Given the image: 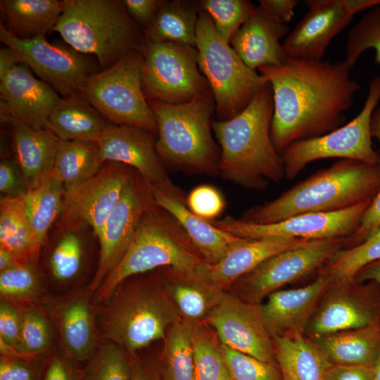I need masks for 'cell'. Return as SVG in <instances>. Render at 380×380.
Segmentation results:
<instances>
[{
    "label": "cell",
    "mask_w": 380,
    "mask_h": 380,
    "mask_svg": "<svg viewBox=\"0 0 380 380\" xmlns=\"http://www.w3.org/2000/svg\"><path fill=\"white\" fill-rule=\"evenodd\" d=\"M343 62L288 57L279 66L258 69L270 84L274 111L271 139L282 151L291 144L326 134L346 121L359 84Z\"/></svg>",
    "instance_id": "6da1fadb"
},
{
    "label": "cell",
    "mask_w": 380,
    "mask_h": 380,
    "mask_svg": "<svg viewBox=\"0 0 380 380\" xmlns=\"http://www.w3.org/2000/svg\"><path fill=\"white\" fill-rule=\"evenodd\" d=\"M273 92L268 82L235 117L212 122L220 149V175L247 189L263 190L285 177L281 156L270 135Z\"/></svg>",
    "instance_id": "7a4b0ae2"
},
{
    "label": "cell",
    "mask_w": 380,
    "mask_h": 380,
    "mask_svg": "<svg viewBox=\"0 0 380 380\" xmlns=\"http://www.w3.org/2000/svg\"><path fill=\"white\" fill-rule=\"evenodd\" d=\"M380 188L379 165L341 159L276 198L245 211L241 220L270 224L308 213H332L372 201Z\"/></svg>",
    "instance_id": "3957f363"
},
{
    "label": "cell",
    "mask_w": 380,
    "mask_h": 380,
    "mask_svg": "<svg viewBox=\"0 0 380 380\" xmlns=\"http://www.w3.org/2000/svg\"><path fill=\"white\" fill-rule=\"evenodd\" d=\"M106 302L100 319L104 338L130 355L165 338L169 327L182 317L163 268L127 279Z\"/></svg>",
    "instance_id": "277c9868"
},
{
    "label": "cell",
    "mask_w": 380,
    "mask_h": 380,
    "mask_svg": "<svg viewBox=\"0 0 380 380\" xmlns=\"http://www.w3.org/2000/svg\"><path fill=\"white\" fill-rule=\"evenodd\" d=\"M156 120V148L163 164L189 175H220V149L212 135L211 89L183 103L148 100Z\"/></svg>",
    "instance_id": "5b68a950"
},
{
    "label": "cell",
    "mask_w": 380,
    "mask_h": 380,
    "mask_svg": "<svg viewBox=\"0 0 380 380\" xmlns=\"http://www.w3.org/2000/svg\"><path fill=\"white\" fill-rule=\"evenodd\" d=\"M204 262L177 220L153 200L127 251L104 279L94 298L99 303H105L127 279L159 268L170 267L191 278Z\"/></svg>",
    "instance_id": "8992f818"
},
{
    "label": "cell",
    "mask_w": 380,
    "mask_h": 380,
    "mask_svg": "<svg viewBox=\"0 0 380 380\" xmlns=\"http://www.w3.org/2000/svg\"><path fill=\"white\" fill-rule=\"evenodd\" d=\"M54 30L75 50L94 54L104 70L144 42L143 31L122 1L63 0Z\"/></svg>",
    "instance_id": "52a82bcc"
},
{
    "label": "cell",
    "mask_w": 380,
    "mask_h": 380,
    "mask_svg": "<svg viewBox=\"0 0 380 380\" xmlns=\"http://www.w3.org/2000/svg\"><path fill=\"white\" fill-rule=\"evenodd\" d=\"M196 48L198 68L215 99L217 120H227L239 114L268 83L264 76L242 61L217 33L210 15L201 8L196 26Z\"/></svg>",
    "instance_id": "ba28073f"
},
{
    "label": "cell",
    "mask_w": 380,
    "mask_h": 380,
    "mask_svg": "<svg viewBox=\"0 0 380 380\" xmlns=\"http://www.w3.org/2000/svg\"><path fill=\"white\" fill-rule=\"evenodd\" d=\"M142 51H131L117 63L87 79L80 94L115 125H126L157 133L154 113L143 91Z\"/></svg>",
    "instance_id": "9c48e42d"
},
{
    "label": "cell",
    "mask_w": 380,
    "mask_h": 380,
    "mask_svg": "<svg viewBox=\"0 0 380 380\" xmlns=\"http://www.w3.org/2000/svg\"><path fill=\"white\" fill-rule=\"evenodd\" d=\"M380 100V75L369 84L360 113L341 127L315 138L295 141L281 151L285 177L292 179L317 160L337 158L379 165V154L372 146L370 122Z\"/></svg>",
    "instance_id": "30bf717a"
},
{
    "label": "cell",
    "mask_w": 380,
    "mask_h": 380,
    "mask_svg": "<svg viewBox=\"0 0 380 380\" xmlns=\"http://www.w3.org/2000/svg\"><path fill=\"white\" fill-rule=\"evenodd\" d=\"M141 50V84L147 100L183 103L210 89L198 68L196 47L145 39Z\"/></svg>",
    "instance_id": "8fae6325"
},
{
    "label": "cell",
    "mask_w": 380,
    "mask_h": 380,
    "mask_svg": "<svg viewBox=\"0 0 380 380\" xmlns=\"http://www.w3.org/2000/svg\"><path fill=\"white\" fill-rule=\"evenodd\" d=\"M343 239L310 241L302 246L276 254L239 279L229 289L241 300L260 303L263 298L281 286L319 270L342 248Z\"/></svg>",
    "instance_id": "7c38bea8"
},
{
    "label": "cell",
    "mask_w": 380,
    "mask_h": 380,
    "mask_svg": "<svg viewBox=\"0 0 380 380\" xmlns=\"http://www.w3.org/2000/svg\"><path fill=\"white\" fill-rule=\"evenodd\" d=\"M0 39L13 51L20 63L26 64L63 98L80 94L87 79L96 72L86 54L70 46L50 43L46 35L20 39L1 23Z\"/></svg>",
    "instance_id": "4fadbf2b"
},
{
    "label": "cell",
    "mask_w": 380,
    "mask_h": 380,
    "mask_svg": "<svg viewBox=\"0 0 380 380\" xmlns=\"http://www.w3.org/2000/svg\"><path fill=\"white\" fill-rule=\"evenodd\" d=\"M370 202L365 201L337 212L299 214L270 224H253L231 216L211 222L222 230L248 239L295 238L320 241L345 239L357 229Z\"/></svg>",
    "instance_id": "5bb4252c"
},
{
    "label": "cell",
    "mask_w": 380,
    "mask_h": 380,
    "mask_svg": "<svg viewBox=\"0 0 380 380\" xmlns=\"http://www.w3.org/2000/svg\"><path fill=\"white\" fill-rule=\"evenodd\" d=\"M152 201L151 186L136 172L96 236L100 245L99 259L88 286L92 294L124 257Z\"/></svg>",
    "instance_id": "9a60e30c"
},
{
    "label": "cell",
    "mask_w": 380,
    "mask_h": 380,
    "mask_svg": "<svg viewBox=\"0 0 380 380\" xmlns=\"http://www.w3.org/2000/svg\"><path fill=\"white\" fill-rule=\"evenodd\" d=\"M136 172L122 163L108 162L94 176L65 188L59 215L63 225L85 223L97 236Z\"/></svg>",
    "instance_id": "2e32d148"
},
{
    "label": "cell",
    "mask_w": 380,
    "mask_h": 380,
    "mask_svg": "<svg viewBox=\"0 0 380 380\" xmlns=\"http://www.w3.org/2000/svg\"><path fill=\"white\" fill-rule=\"evenodd\" d=\"M205 320L222 344L262 362L277 365L272 337L265 323L260 303L246 302L223 291Z\"/></svg>",
    "instance_id": "e0dca14e"
},
{
    "label": "cell",
    "mask_w": 380,
    "mask_h": 380,
    "mask_svg": "<svg viewBox=\"0 0 380 380\" xmlns=\"http://www.w3.org/2000/svg\"><path fill=\"white\" fill-rule=\"evenodd\" d=\"M154 134L126 125L107 124L97 141L102 163L116 162L134 168L151 187L184 198L167 173L156 148Z\"/></svg>",
    "instance_id": "ac0fdd59"
},
{
    "label": "cell",
    "mask_w": 380,
    "mask_h": 380,
    "mask_svg": "<svg viewBox=\"0 0 380 380\" xmlns=\"http://www.w3.org/2000/svg\"><path fill=\"white\" fill-rule=\"evenodd\" d=\"M365 291L355 280L332 281L308 324L310 338L379 322V305Z\"/></svg>",
    "instance_id": "d6986e66"
},
{
    "label": "cell",
    "mask_w": 380,
    "mask_h": 380,
    "mask_svg": "<svg viewBox=\"0 0 380 380\" xmlns=\"http://www.w3.org/2000/svg\"><path fill=\"white\" fill-rule=\"evenodd\" d=\"M308 11L284 39L289 58L322 61L332 40L353 20L342 0L305 1Z\"/></svg>",
    "instance_id": "ffe728a7"
},
{
    "label": "cell",
    "mask_w": 380,
    "mask_h": 380,
    "mask_svg": "<svg viewBox=\"0 0 380 380\" xmlns=\"http://www.w3.org/2000/svg\"><path fill=\"white\" fill-rule=\"evenodd\" d=\"M1 106L36 128L49 129V118L61 101L49 84L36 78L25 63H18L0 79Z\"/></svg>",
    "instance_id": "44dd1931"
},
{
    "label": "cell",
    "mask_w": 380,
    "mask_h": 380,
    "mask_svg": "<svg viewBox=\"0 0 380 380\" xmlns=\"http://www.w3.org/2000/svg\"><path fill=\"white\" fill-rule=\"evenodd\" d=\"M309 241L295 238L243 239L218 262H204L189 279L225 291L269 258Z\"/></svg>",
    "instance_id": "7402d4cb"
},
{
    "label": "cell",
    "mask_w": 380,
    "mask_h": 380,
    "mask_svg": "<svg viewBox=\"0 0 380 380\" xmlns=\"http://www.w3.org/2000/svg\"><path fill=\"white\" fill-rule=\"evenodd\" d=\"M1 120L11 132L15 160L27 191L47 181L61 140L49 129L32 127L1 106Z\"/></svg>",
    "instance_id": "603a6c76"
},
{
    "label": "cell",
    "mask_w": 380,
    "mask_h": 380,
    "mask_svg": "<svg viewBox=\"0 0 380 380\" xmlns=\"http://www.w3.org/2000/svg\"><path fill=\"white\" fill-rule=\"evenodd\" d=\"M91 295L87 288V291L73 293L49 304L66 356L75 362L88 361L98 348Z\"/></svg>",
    "instance_id": "cb8c5ba5"
},
{
    "label": "cell",
    "mask_w": 380,
    "mask_h": 380,
    "mask_svg": "<svg viewBox=\"0 0 380 380\" xmlns=\"http://www.w3.org/2000/svg\"><path fill=\"white\" fill-rule=\"evenodd\" d=\"M332 280L324 273L305 286L277 290L268 296L261 310L272 337L304 334L322 297Z\"/></svg>",
    "instance_id": "d4e9b609"
},
{
    "label": "cell",
    "mask_w": 380,
    "mask_h": 380,
    "mask_svg": "<svg viewBox=\"0 0 380 380\" xmlns=\"http://www.w3.org/2000/svg\"><path fill=\"white\" fill-rule=\"evenodd\" d=\"M286 24L274 20L260 6L232 38L229 44L251 70L279 66L288 58L280 40L286 37Z\"/></svg>",
    "instance_id": "484cf974"
},
{
    "label": "cell",
    "mask_w": 380,
    "mask_h": 380,
    "mask_svg": "<svg viewBox=\"0 0 380 380\" xmlns=\"http://www.w3.org/2000/svg\"><path fill=\"white\" fill-rule=\"evenodd\" d=\"M153 202L170 213L182 227L194 247L209 264L221 260L243 238L222 230L193 213L186 198L151 187Z\"/></svg>",
    "instance_id": "4316f807"
},
{
    "label": "cell",
    "mask_w": 380,
    "mask_h": 380,
    "mask_svg": "<svg viewBox=\"0 0 380 380\" xmlns=\"http://www.w3.org/2000/svg\"><path fill=\"white\" fill-rule=\"evenodd\" d=\"M309 338L331 365L372 368L380 355L379 322Z\"/></svg>",
    "instance_id": "83f0119b"
},
{
    "label": "cell",
    "mask_w": 380,
    "mask_h": 380,
    "mask_svg": "<svg viewBox=\"0 0 380 380\" xmlns=\"http://www.w3.org/2000/svg\"><path fill=\"white\" fill-rule=\"evenodd\" d=\"M281 380H322L332 365L303 334L272 336Z\"/></svg>",
    "instance_id": "f1b7e54d"
},
{
    "label": "cell",
    "mask_w": 380,
    "mask_h": 380,
    "mask_svg": "<svg viewBox=\"0 0 380 380\" xmlns=\"http://www.w3.org/2000/svg\"><path fill=\"white\" fill-rule=\"evenodd\" d=\"M49 129L61 141L97 142L107 124L80 94L61 99L49 118Z\"/></svg>",
    "instance_id": "f546056e"
},
{
    "label": "cell",
    "mask_w": 380,
    "mask_h": 380,
    "mask_svg": "<svg viewBox=\"0 0 380 380\" xmlns=\"http://www.w3.org/2000/svg\"><path fill=\"white\" fill-rule=\"evenodd\" d=\"M0 10L10 33L20 39H29L54 30L62 4L57 0H1Z\"/></svg>",
    "instance_id": "4dcf8cb0"
},
{
    "label": "cell",
    "mask_w": 380,
    "mask_h": 380,
    "mask_svg": "<svg viewBox=\"0 0 380 380\" xmlns=\"http://www.w3.org/2000/svg\"><path fill=\"white\" fill-rule=\"evenodd\" d=\"M198 3L165 1L150 25L144 30L146 40L196 46Z\"/></svg>",
    "instance_id": "1f68e13d"
},
{
    "label": "cell",
    "mask_w": 380,
    "mask_h": 380,
    "mask_svg": "<svg viewBox=\"0 0 380 380\" xmlns=\"http://www.w3.org/2000/svg\"><path fill=\"white\" fill-rule=\"evenodd\" d=\"M0 248L37 264V251L26 214L23 196H1Z\"/></svg>",
    "instance_id": "d6a6232c"
},
{
    "label": "cell",
    "mask_w": 380,
    "mask_h": 380,
    "mask_svg": "<svg viewBox=\"0 0 380 380\" xmlns=\"http://www.w3.org/2000/svg\"><path fill=\"white\" fill-rule=\"evenodd\" d=\"M103 164L97 142L61 141L51 177L65 189L94 176Z\"/></svg>",
    "instance_id": "836d02e7"
},
{
    "label": "cell",
    "mask_w": 380,
    "mask_h": 380,
    "mask_svg": "<svg viewBox=\"0 0 380 380\" xmlns=\"http://www.w3.org/2000/svg\"><path fill=\"white\" fill-rule=\"evenodd\" d=\"M163 270L182 317L193 322L205 319L224 290L189 279L170 267H163Z\"/></svg>",
    "instance_id": "e575fe53"
},
{
    "label": "cell",
    "mask_w": 380,
    "mask_h": 380,
    "mask_svg": "<svg viewBox=\"0 0 380 380\" xmlns=\"http://www.w3.org/2000/svg\"><path fill=\"white\" fill-rule=\"evenodd\" d=\"M64 193L63 185L51 177L23 196L26 214L39 253L48 229L61 214Z\"/></svg>",
    "instance_id": "d590c367"
},
{
    "label": "cell",
    "mask_w": 380,
    "mask_h": 380,
    "mask_svg": "<svg viewBox=\"0 0 380 380\" xmlns=\"http://www.w3.org/2000/svg\"><path fill=\"white\" fill-rule=\"evenodd\" d=\"M193 321L182 317L168 329L163 357V380H194Z\"/></svg>",
    "instance_id": "8d00e7d4"
},
{
    "label": "cell",
    "mask_w": 380,
    "mask_h": 380,
    "mask_svg": "<svg viewBox=\"0 0 380 380\" xmlns=\"http://www.w3.org/2000/svg\"><path fill=\"white\" fill-rule=\"evenodd\" d=\"M219 341L206 322H193L194 380H234Z\"/></svg>",
    "instance_id": "74e56055"
},
{
    "label": "cell",
    "mask_w": 380,
    "mask_h": 380,
    "mask_svg": "<svg viewBox=\"0 0 380 380\" xmlns=\"http://www.w3.org/2000/svg\"><path fill=\"white\" fill-rule=\"evenodd\" d=\"M380 260V227L360 243L337 251L319 269L333 282L353 280L364 267Z\"/></svg>",
    "instance_id": "f35d334b"
},
{
    "label": "cell",
    "mask_w": 380,
    "mask_h": 380,
    "mask_svg": "<svg viewBox=\"0 0 380 380\" xmlns=\"http://www.w3.org/2000/svg\"><path fill=\"white\" fill-rule=\"evenodd\" d=\"M44 286L42 277L32 262L0 272L1 302L20 307L34 305L42 299Z\"/></svg>",
    "instance_id": "ab89813d"
},
{
    "label": "cell",
    "mask_w": 380,
    "mask_h": 380,
    "mask_svg": "<svg viewBox=\"0 0 380 380\" xmlns=\"http://www.w3.org/2000/svg\"><path fill=\"white\" fill-rule=\"evenodd\" d=\"M23 324L19 341L14 348L5 347L3 353L37 358L49 350L52 343V329L48 317L34 305L21 307Z\"/></svg>",
    "instance_id": "60d3db41"
},
{
    "label": "cell",
    "mask_w": 380,
    "mask_h": 380,
    "mask_svg": "<svg viewBox=\"0 0 380 380\" xmlns=\"http://www.w3.org/2000/svg\"><path fill=\"white\" fill-rule=\"evenodd\" d=\"M131 369V355L106 340L87 361L80 380H130Z\"/></svg>",
    "instance_id": "b9f144b4"
},
{
    "label": "cell",
    "mask_w": 380,
    "mask_h": 380,
    "mask_svg": "<svg viewBox=\"0 0 380 380\" xmlns=\"http://www.w3.org/2000/svg\"><path fill=\"white\" fill-rule=\"evenodd\" d=\"M198 5L210 15L217 33L229 44L256 7L248 0H201Z\"/></svg>",
    "instance_id": "7bdbcfd3"
},
{
    "label": "cell",
    "mask_w": 380,
    "mask_h": 380,
    "mask_svg": "<svg viewBox=\"0 0 380 380\" xmlns=\"http://www.w3.org/2000/svg\"><path fill=\"white\" fill-rule=\"evenodd\" d=\"M369 49L375 50V62L380 65V6L371 8L349 30L343 63L351 69Z\"/></svg>",
    "instance_id": "ee69618b"
},
{
    "label": "cell",
    "mask_w": 380,
    "mask_h": 380,
    "mask_svg": "<svg viewBox=\"0 0 380 380\" xmlns=\"http://www.w3.org/2000/svg\"><path fill=\"white\" fill-rule=\"evenodd\" d=\"M84 258V246L75 232L65 233L51 253L49 266L53 277L59 282H67L79 274Z\"/></svg>",
    "instance_id": "f6af8a7d"
},
{
    "label": "cell",
    "mask_w": 380,
    "mask_h": 380,
    "mask_svg": "<svg viewBox=\"0 0 380 380\" xmlns=\"http://www.w3.org/2000/svg\"><path fill=\"white\" fill-rule=\"evenodd\" d=\"M221 347L234 380H281L277 365L262 362L222 343Z\"/></svg>",
    "instance_id": "bcb514c9"
},
{
    "label": "cell",
    "mask_w": 380,
    "mask_h": 380,
    "mask_svg": "<svg viewBox=\"0 0 380 380\" xmlns=\"http://www.w3.org/2000/svg\"><path fill=\"white\" fill-rule=\"evenodd\" d=\"M186 204L193 213L208 221L215 220L225 208L222 194L208 184L194 188L186 198Z\"/></svg>",
    "instance_id": "7dc6e473"
},
{
    "label": "cell",
    "mask_w": 380,
    "mask_h": 380,
    "mask_svg": "<svg viewBox=\"0 0 380 380\" xmlns=\"http://www.w3.org/2000/svg\"><path fill=\"white\" fill-rule=\"evenodd\" d=\"M44 369L37 358L1 355L0 380H42Z\"/></svg>",
    "instance_id": "c3c4849f"
},
{
    "label": "cell",
    "mask_w": 380,
    "mask_h": 380,
    "mask_svg": "<svg viewBox=\"0 0 380 380\" xmlns=\"http://www.w3.org/2000/svg\"><path fill=\"white\" fill-rule=\"evenodd\" d=\"M22 324V308L10 303L1 302L0 343L14 348L20 339Z\"/></svg>",
    "instance_id": "681fc988"
},
{
    "label": "cell",
    "mask_w": 380,
    "mask_h": 380,
    "mask_svg": "<svg viewBox=\"0 0 380 380\" xmlns=\"http://www.w3.org/2000/svg\"><path fill=\"white\" fill-rule=\"evenodd\" d=\"M380 227V188L362 214L357 229L343 239L342 248L355 246Z\"/></svg>",
    "instance_id": "f907efd6"
},
{
    "label": "cell",
    "mask_w": 380,
    "mask_h": 380,
    "mask_svg": "<svg viewBox=\"0 0 380 380\" xmlns=\"http://www.w3.org/2000/svg\"><path fill=\"white\" fill-rule=\"evenodd\" d=\"M1 196H24L27 190L15 160L4 158L0 163Z\"/></svg>",
    "instance_id": "816d5d0a"
},
{
    "label": "cell",
    "mask_w": 380,
    "mask_h": 380,
    "mask_svg": "<svg viewBox=\"0 0 380 380\" xmlns=\"http://www.w3.org/2000/svg\"><path fill=\"white\" fill-rule=\"evenodd\" d=\"M164 1L163 0H124L122 3L132 19L138 25L139 24L145 27L146 30L154 19Z\"/></svg>",
    "instance_id": "f5cc1de1"
},
{
    "label": "cell",
    "mask_w": 380,
    "mask_h": 380,
    "mask_svg": "<svg viewBox=\"0 0 380 380\" xmlns=\"http://www.w3.org/2000/svg\"><path fill=\"white\" fill-rule=\"evenodd\" d=\"M81 377L67 359L54 355L44 367L42 380H80Z\"/></svg>",
    "instance_id": "db71d44e"
},
{
    "label": "cell",
    "mask_w": 380,
    "mask_h": 380,
    "mask_svg": "<svg viewBox=\"0 0 380 380\" xmlns=\"http://www.w3.org/2000/svg\"><path fill=\"white\" fill-rule=\"evenodd\" d=\"M322 380H372V368L332 365Z\"/></svg>",
    "instance_id": "11a10c76"
},
{
    "label": "cell",
    "mask_w": 380,
    "mask_h": 380,
    "mask_svg": "<svg viewBox=\"0 0 380 380\" xmlns=\"http://www.w3.org/2000/svg\"><path fill=\"white\" fill-rule=\"evenodd\" d=\"M259 6L277 21L286 24L294 14L296 0H260Z\"/></svg>",
    "instance_id": "9f6ffc18"
},
{
    "label": "cell",
    "mask_w": 380,
    "mask_h": 380,
    "mask_svg": "<svg viewBox=\"0 0 380 380\" xmlns=\"http://www.w3.org/2000/svg\"><path fill=\"white\" fill-rule=\"evenodd\" d=\"M131 363L130 380H160L153 367L139 362L134 355H131Z\"/></svg>",
    "instance_id": "6f0895ef"
},
{
    "label": "cell",
    "mask_w": 380,
    "mask_h": 380,
    "mask_svg": "<svg viewBox=\"0 0 380 380\" xmlns=\"http://www.w3.org/2000/svg\"><path fill=\"white\" fill-rule=\"evenodd\" d=\"M353 280L357 282L374 281L380 284V260L364 267L357 273Z\"/></svg>",
    "instance_id": "680465c9"
},
{
    "label": "cell",
    "mask_w": 380,
    "mask_h": 380,
    "mask_svg": "<svg viewBox=\"0 0 380 380\" xmlns=\"http://www.w3.org/2000/svg\"><path fill=\"white\" fill-rule=\"evenodd\" d=\"M346 12L353 17L355 14L365 9L380 6V0H342Z\"/></svg>",
    "instance_id": "91938a15"
},
{
    "label": "cell",
    "mask_w": 380,
    "mask_h": 380,
    "mask_svg": "<svg viewBox=\"0 0 380 380\" xmlns=\"http://www.w3.org/2000/svg\"><path fill=\"white\" fill-rule=\"evenodd\" d=\"M20 63L13 52L9 47L2 48L0 50V79L13 66Z\"/></svg>",
    "instance_id": "94428289"
},
{
    "label": "cell",
    "mask_w": 380,
    "mask_h": 380,
    "mask_svg": "<svg viewBox=\"0 0 380 380\" xmlns=\"http://www.w3.org/2000/svg\"><path fill=\"white\" fill-rule=\"evenodd\" d=\"M26 262L27 261H25L14 254L0 248V272L13 268Z\"/></svg>",
    "instance_id": "6125c7cd"
},
{
    "label": "cell",
    "mask_w": 380,
    "mask_h": 380,
    "mask_svg": "<svg viewBox=\"0 0 380 380\" xmlns=\"http://www.w3.org/2000/svg\"><path fill=\"white\" fill-rule=\"evenodd\" d=\"M370 130L372 137L376 138L380 144V107L374 110L372 113L370 122ZM379 154L380 157V148ZM379 167H380V162Z\"/></svg>",
    "instance_id": "be15d7a7"
},
{
    "label": "cell",
    "mask_w": 380,
    "mask_h": 380,
    "mask_svg": "<svg viewBox=\"0 0 380 380\" xmlns=\"http://www.w3.org/2000/svg\"><path fill=\"white\" fill-rule=\"evenodd\" d=\"M372 380H380V355L372 368Z\"/></svg>",
    "instance_id": "e7e4bbea"
}]
</instances>
